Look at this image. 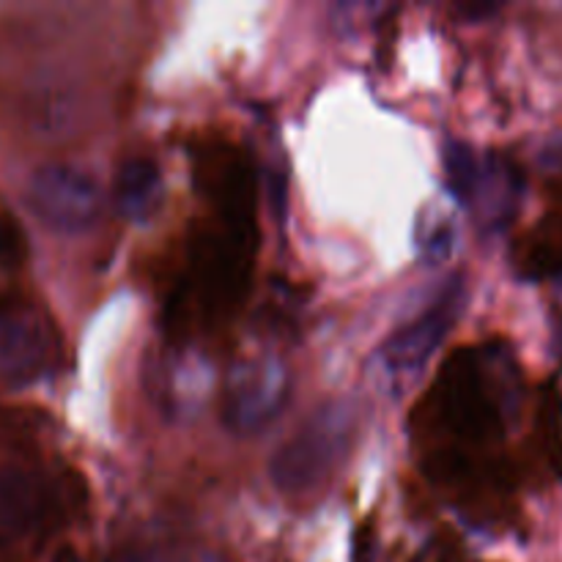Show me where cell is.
Masks as SVG:
<instances>
[{
    "label": "cell",
    "mask_w": 562,
    "mask_h": 562,
    "mask_svg": "<svg viewBox=\"0 0 562 562\" xmlns=\"http://www.w3.org/2000/svg\"><path fill=\"white\" fill-rule=\"evenodd\" d=\"M25 258V239L22 231L0 214V263L3 267H16Z\"/></svg>",
    "instance_id": "obj_10"
},
{
    "label": "cell",
    "mask_w": 562,
    "mask_h": 562,
    "mask_svg": "<svg viewBox=\"0 0 562 562\" xmlns=\"http://www.w3.org/2000/svg\"><path fill=\"white\" fill-rule=\"evenodd\" d=\"M108 562H212L195 549L170 547V543H132L119 549Z\"/></svg>",
    "instance_id": "obj_9"
},
{
    "label": "cell",
    "mask_w": 562,
    "mask_h": 562,
    "mask_svg": "<svg viewBox=\"0 0 562 562\" xmlns=\"http://www.w3.org/2000/svg\"><path fill=\"white\" fill-rule=\"evenodd\" d=\"M27 206L47 228L80 234L102 212V190L88 170L66 162H49L31 176Z\"/></svg>",
    "instance_id": "obj_5"
},
{
    "label": "cell",
    "mask_w": 562,
    "mask_h": 562,
    "mask_svg": "<svg viewBox=\"0 0 562 562\" xmlns=\"http://www.w3.org/2000/svg\"><path fill=\"white\" fill-rule=\"evenodd\" d=\"M64 516L58 481L42 470L0 464V547L42 541Z\"/></svg>",
    "instance_id": "obj_4"
},
{
    "label": "cell",
    "mask_w": 562,
    "mask_h": 562,
    "mask_svg": "<svg viewBox=\"0 0 562 562\" xmlns=\"http://www.w3.org/2000/svg\"><path fill=\"white\" fill-rule=\"evenodd\" d=\"M483 373L475 355L464 351L448 362L434 390V417L461 445L492 442L503 434V415Z\"/></svg>",
    "instance_id": "obj_2"
},
{
    "label": "cell",
    "mask_w": 562,
    "mask_h": 562,
    "mask_svg": "<svg viewBox=\"0 0 562 562\" xmlns=\"http://www.w3.org/2000/svg\"><path fill=\"white\" fill-rule=\"evenodd\" d=\"M357 417L346 401L318 406L269 461L274 488L289 497H307L327 486L344 467L355 439Z\"/></svg>",
    "instance_id": "obj_1"
},
{
    "label": "cell",
    "mask_w": 562,
    "mask_h": 562,
    "mask_svg": "<svg viewBox=\"0 0 562 562\" xmlns=\"http://www.w3.org/2000/svg\"><path fill=\"white\" fill-rule=\"evenodd\" d=\"M291 376L280 357L263 355L239 362L228 373L220 398V417L236 437H252L272 426L289 404Z\"/></svg>",
    "instance_id": "obj_3"
},
{
    "label": "cell",
    "mask_w": 562,
    "mask_h": 562,
    "mask_svg": "<svg viewBox=\"0 0 562 562\" xmlns=\"http://www.w3.org/2000/svg\"><path fill=\"white\" fill-rule=\"evenodd\" d=\"M58 362V338L42 311L27 302L0 305V376L25 387L47 376Z\"/></svg>",
    "instance_id": "obj_6"
},
{
    "label": "cell",
    "mask_w": 562,
    "mask_h": 562,
    "mask_svg": "<svg viewBox=\"0 0 562 562\" xmlns=\"http://www.w3.org/2000/svg\"><path fill=\"white\" fill-rule=\"evenodd\" d=\"M461 307H464V289H461V283L450 285L448 291L439 294V300L428 311H423L406 327H401L382 349V357L390 371H420L431 360L434 351L442 346V340L448 338L450 327L461 316Z\"/></svg>",
    "instance_id": "obj_7"
},
{
    "label": "cell",
    "mask_w": 562,
    "mask_h": 562,
    "mask_svg": "<svg viewBox=\"0 0 562 562\" xmlns=\"http://www.w3.org/2000/svg\"><path fill=\"white\" fill-rule=\"evenodd\" d=\"M115 212L130 223H146L162 203V173L148 157H130L121 162L113 181Z\"/></svg>",
    "instance_id": "obj_8"
}]
</instances>
